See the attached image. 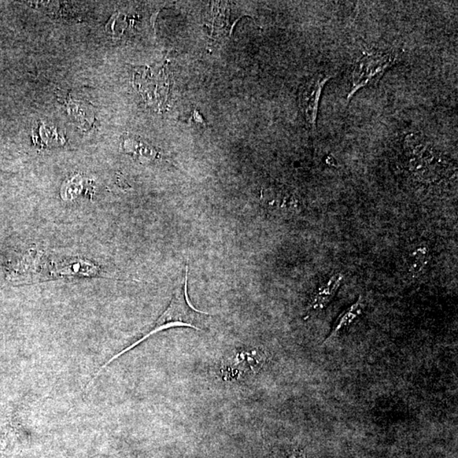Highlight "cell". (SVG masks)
I'll list each match as a JSON object with an SVG mask.
<instances>
[{"mask_svg":"<svg viewBox=\"0 0 458 458\" xmlns=\"http://www.w3.org/2000/svg\"><path fill=\"white\" fill-rule=\"evenodd\" d=\"M405 151L413 172L426 177V172L435 171L438 165L433 150L421 137L411 135L406 138Z\"/></svg>","mask_w":458,"mask_h":458,"instance_id":"277c9868","label":"cell"},{"mask_svg":"<svg viewBox=\"0 0 458 458\" xmlns=\"http://www.w3.org/2000/svg\"><path fill=\"white\" fill-rule=\"evenodd\" d=\"M363 297H359L354 304L350 306L348 308L344 310V311L339 314L337 319L335 320L333 326H332L330 334H328L327 337L324 339L323 343H328L335 337H337L339 332H341L343 328L350 326V325L361 315V312H363Z\"/></svg>","mask_w":458,"mask_h":458,"instance_id":"52a82bcc","label":"cell"},{"mask_svg":"<svg viewBox=\"0 0 458 458\" xmlns=\"http://www.w3.org/2000/svg\"><path fill=\"white\" fill-rule=\"evenodd\" d=\"M397 57L391 53L366 54L355 65L350 76V88L347 101H350L357 91L381 79L388 69L396 62Z\"/></svg>","mask_w":458,"mask_h":458,"instance_id":"7a4b0ae2","label":"cell"},{"mask_svg":"<svg viewBox=\"0 0 458 458\" xmlns=\"http://www.w3.org/2000/svg\"><path fill=\"white\" fill-rule=\"evenodd\" d=\"M190 121V123H194L195 125H201L202 127H206V126H208L204 117H202V114L199 113V110L197 109L192 112Z\"/></svg>","mask_w":458,"mask_h":458,"instance_id":"9c48e42d","label":"cell"},{"mask_svg":"<svg viewBox=\"0 0 458 458\" xmlns=\"http://www.w3.org/2000/svg\"><path fill=\"white\" fill-rule=\"evenodd\" d=\"M232 6L230 3L226 2L212 3L208 21L212 38L221 39L231 35L235 26L243 16L239 11H234Z\"/></svg>","mask_w":458,"mask_h":458,"instance_id":"5b68a950","label":"cell"},{"mask_svg":"<svg viewBox=\"0 0 458 458\" xmlns=\"http://www.w3.org/2000/svg\"><path fill=\"white\" fill-rule=\"evenodd\" d=\"M123 148L126 152L139 159L140 161H152L159 157L156 149L135 136L126 137Z\"/></svg>","mask_w":458,"mask_h":458,"instance_id":"ba28073f","label":"cell"},{"mask_svg":"<svg viewBox=\"0 0 458 458\" xmlns=\"http://www.w3.org/2000/svg\"><path fill=\"white\" fill-rule=\"evenodd\" d=\"M331 79L326 74H317L302 85L299 93V102L306 124L312 131L316 130L319 102L325 84Z\"/></svg>","mask_w":458,"mask_h":458,"instance_id":"3957f363","label":"cell"},{"mask_svg":"<svg viewBox=\"0 0 458 458\" xmlns=\"http://www.w3.org/2000/svg\"><path fill=\"white\" fill-rule=\"evenodd\" d=\"M289 458H306L305 453L302 450H297L291 453Z\"/></svg>","mask_w":458,"mask_h":458,"instance_id":"30bf717a","label":"cell"},{"mask_svg":"<svg viewBox=\"0 0 458 458\" xmlns=\"http://www.w3.org/2000/svg\"><path fill=\"white\" fill-rule=\"evenodd\" d=\"M188 268L186 267V275H184L183 281H181L179 286L176 287L171 303L167 310L162 315L159 317L153 326L148 330L142 337L138 341L132 344L130 346L126 348L123 352L118 353L116 356L112 357L107 363L99 369L95 375L92 378L88 386L91 387L95 381L96 378L101 374V372L113 361L117 359L121 355L127 353L129 350L135 348L140 343L145 341L146 339L151 335L158 333V332L168 330L170 328L175 327H190L199 331L206 330L208 326L210 315L208 313L202 312L195 309L191 305L188 300L187 293L188 284Z\"/></svg>","mask_w":458,"mask_h":458,"instance_id":"6da1fadb","label":"cell"},{"mask_svg":"<svg viewBox=\"0 0 458 458\" xmlns=\"http://www.w3.org/2000/svg\"><path fill=\"white\" fill-rule=\"evenodd\" d=\"M343 276L336 275L332 277L326 283L319 287L306 309L305 320L317 315L327 308L337 293L343 282Z\"/></svg>","mask_w":458,"mask_h":458,"instance_id":"8992f818","label":"cell"}]
</instances>
